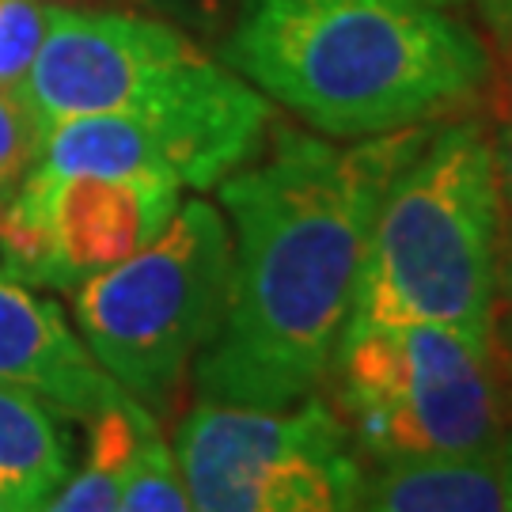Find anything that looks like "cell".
Returning <instances> with one entry per match:
<instances>
[{
  "label": "cell",
  "instance_id": "1",
  "mask_svg": "<svg viewBox=\"0 0 512 512\" xmlns=\"http://www.w3.org/2000/svg\"><path fill=\"white\" fill-rule=\"evenodd\" d=\"M429 133L421 122L338 145L274 118L255 156L220 179L232 281L220 330L194 361L202 403L293 406L323 391L372 217Z\"/></svg>",
  "mask_w": 512,
  "mask_h": 512
},
{
  "label": "cell",
  "instance_id": "2",
  "mask_svg": "<svg viewBox=\"0 0 512 512\" xmlns=\"http://www.w3.org/2000/svg\"><path fill=\"white\" fill-rule=\"evenodd\" d=\"M220 61L330 141L456 118L494 69L433 0H243Z\"/></svg>",
  "mask_w": 512,
  "mask_h": 512
},
{
  "label": "cell",
  "instance_id": "3",
  "mask_svg": "<svg viewBox=\"0 0 512 512\" xmlns=\"http://www.w3.org/2000/svg\"><path fill=\"white\" fill-rule=\"evenodd\" d=\"M27 103L46 129L84 114H137L164 137L190 190H213L255 156L274 103L156 16L54 4Z\"/></svg>",
  "mask_w": 512,
  "mask_h": 512
},
{
  "label": "cell",
  "instance_id": "4",
  "mask_svg": "<svg viewBox=\"0 0 512 512\" xmlns=\"http://www.w3.org/2000/svg\"><path fill=\"white\" fill-rule=\"evenodd\" d=\"M501 236L494 133L478 118L433 126L380 198L349 323H437L497 338Z\"/></svg>",
  "mask_w": 512,
  "mask_h": 512
},
{
  "label": "cell",
  "instance_id": "5",
  "mask_svg": "<svg viewBox=\"0 0 512 512\" xmlns=\"http://www.w3.org/2000/svg\"><path fill=\"white\" fill-rule=\"evenodd\" d=\"M323 387L376 467L501 456L512 437V353L501 338L349 323Z\"/></svg>",
  "mask_w": 512,
  "mask_h": 512
},
{
  "label": "cell",
  "instance_id": "6",
  "mask_svg": "<svg viewBox=\"0 0 512 512\" xmlns=\"http://www.w3.org/2000/svg\"><path fill=\"white\" fill-rule=\"evenodd\" d=\"M228 281V220L217 205L194 198L152 243L76 285L73 327L95 365L160 414L220 330Z\"/></svg>",
  "mask_w": 512,
  "mask_h": 512
},
{
  "label": "cell",
  "instance_id": "7",
  "mask_svg": "<svg viewBox=\"0 0 512 512\" xmlns=\"http://www.w3.org/2000/svg\"><path fill=\"white\" fill-rule=\"evenodd\" d=\"M171 448L194 512H357L368 475L323 395L293 406L198 399Z\"/></svg>",
  "mask_w": 512,
  "mask_h": 512
},
{
  "label": "cell",
  "instance_id": "8",
  "mask_svg": "<svg viewBox=\"0 0 512 512\" xmlns=\"http://www.w3.org/2000/svg\"><path fill=\"white\" fill-rule=\"evenodd\" d=\"M183 186L35 164L0 202V266L31 289L73 293L160 236Z\"/></svg>",
  "mask_w": 512,
  "mask_h": 512
},
{
  "label": "cell",
  "instance_id": "9",
  "mask_svg": "<svg viewBox=\"0 0 512 512\" xmlns=\"http://www.w3.org/2000/svg\"><path fill=\"white\" fill-rule=\"evenodd\" d=\"M0 384L31 391L69 421H88L126 391L95 365L54 300L0 266Z\"/></svg>",
  "mask_w": 512,
  "mask_h": 512
},
{
  "label": "cell",
  "instance_id": "10",
  "mask_svg": "<svg viewBox=\"0 0 512 512\" xmlns=\"http://www.w3.org/2000/svg\"><path fill=\"white\" fill-rule=\"evenodd\" d=\"M76 463L65 414L31 391L0 384V494L16 512H38Z\"/></svg>",
  "mask_w": 512,
  "mask_h": 512
},
{
  "label": "cell",
  "instance_id": "11",
  "mask_svg": "<svg viewBox=\"0 0 512 512\" xmlns=\"http://www.w3.org/2000/svg\"><path fill=\"white\" fill-rule=\"evenodd\" d=\"M505 452L440 463H387L365 475L357 512H501Z\"/></svg>",
  "mask_w": 512,
  "mask_h": 512
},
{
  "label": "cell",
  "instance_id": "12",
  "mask_svg": "<svg viewBox=\"0 0 512 512\" xmlns=\"http://www.w3.org/2000/svg\"><path fill=\"white\" fill-rule=\"evenodd\" d=\"M88 425V452L73 463L69 478L57 486V494L38 512H114L118 494L133 463V452L145 437L148 425H156V414L141 406L133 395H122L99 414L84 421Z\"/></svg>",
  "mask_w": 512,
  "mask_h": 512
},
{
  "label": "cell",
  "instance_id": "13",
  "mask_svg": "<svg viewBox=\"0 0 512 512\" xmlns=\"http://www.w3.org/2000/svg\"><path fill=\"white\" fill-rule=\"evenodd\" d=\"M114 512H194L175 448L160 433V421L148 425L137 444Z\"/></svg>",
  "mask_w": 512,
  "mask_h": 512
},
{
  "label": "cell",
  "instance_id": "14",
  "mask_svg": "<svg viewBox=\"0 0 512 512\" xmlns=\"http://www.w3.org/2000/svg\"><path fill=\"white\" fill-rule=\"evenodd\" d=\"M50 0H0V92L27 99V76L50 31Z\"/></svg>",
  "mask_w": 512,
  "mask_h": 512
},
{
  "label": "cell",
  "instance_id": "15",
  "mask_svg": "<svg viewBox=\"0 0 512 512\" xmlns=\"http://www.w3.org/2000/svg\"><path fill=\"white\" fill-rule=\"evenodd\" d=\"M46 122L23 95L0 92V202L16 190L42 160Z\"/></svg>",
  "mask_w": 512,
  "mask_h": 512
},
{
  "label": "cell",
  "instance_id": "16",
  "mask_svg": "<svg viewBox=\"0 0 512 512\" xmlns=\"http://www.w3.org/2000/svg\"><path fill=\"white\" fill-rule=\"evenodd\" d=\"M501 236V258H497V296H494V330L512 353V220Z\"/></svg>",
  "mask_w": 512,
  "mask_h": 512
},
{
  "label": "cell",
  "instance_id": "17",
  "mask_svg": "<svg viewBox=\"0 0 512 512\" xmlns=\"http://www.w3.org/2000/svg\"><path fill=\"white\" fill-rule=\"evenodd\" d=\"M494 179L501 213H505V220H512V122H501L494 137Z\"/></svg>",
  "mask_w": 512,
  "mask_h": 512
},
{
  "label": "cell",
  "instance_id": "18",
  "mask_svg": "<svg viewBox=\"0 0 512 512\" xmlns=\"http://www.w3.org/2000/svg\"><path fill=\"white\" fill-rule=\"evenodd\" d=\"M490 99H494V110L501 122H512V38L501 42V61H494L490 69Z\"/></svg>",
  "mask_w": 512,
  "mask_h": 512
},
{
  "label": "cell",
  "instance_id": "19",
  "mask_svg": "<svg viewBox=\"0 0 512 512\" xmlns=\"http://www.w3.org/2000/svg\"><path fill=\"white\" fill-rule=\"evenodd\" d=\"M478 12H482V23L490 27V35L497 38V46L512 38V0H475Z\"/></svg>",
  "mask_w": 512,
  "mask_h": 512
},
{
  "label": "cell",
  "instance_id": "20",
  "mask_svg": "<svg viewBox=\"0 0 512 512\" xmlns=\"http://www.w3.org/2000/svg\"><path fill=\"white\" fill-rule=\"evenodd\" d=\"M92 4H118V8H141V12H164V16H194L198 0H92Z\"/></svg>",
  "mask_w": 512,
  "mask_h": 512
},
{
  "label": "cell",
  "instance_id": "21",
  "mask_svg": "<svg viewBox=\"0 0 512 512\" xmlns=\"http://www.w3.org/2000/svg\"><path fill=\"white\" fill-rule=\"evenodd\" d=\"M501 512H512V437L505 444V501H501Z\"/></svg>",
  "mask_w": 512,
  "mask_h": 512
},
{
  "label": "cell",
  "instance_id": "22",
  "mask_svg": "<svg viewBox=\"0 0 512 512\" xmlns=\"http://www.w3.org/2000/svg\"><path fill=\"white\" fill-rule=\"evenodd\" d=\"M433 4H440V8H459L463 0H433Z\"/></svg>",
  "mask_w": 512,
  "mask_h": 512
},
{
  "label": "cell",
  "instance_id": "23",
  "mask_svg": "<svg viewBox=\"0 0 512 512\" xmlns=\"http://www.w3.org/2000/svg\"><path fill=\"white\" fill-rule=\"evenodd\" d=\"M0 512H16L12 505H8V497H4V494H0Z\"/></svg>",
  "mask_w": 512,
  "mask_h": 512
}]
</instances>
